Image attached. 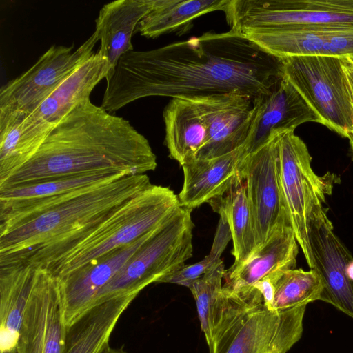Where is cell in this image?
Here are the masks:
<instances>
[{
	"instance_id": "16",
	"label": "cell",
	"mask_w": 353,
	"mask_h": 353,
	"mask_svg": "<svg viewBox=\"0 0 353 353\" xmlns=\"http://www.w3.org/2000/svg\"><path fill=\"white\" fill-rule=\"evenodd\" d=\"M255 115L242 154L252 153L265 145L273 133L295 130L299 125L322 121L283 75L271 90L253 99Z\"/></svg>"
},
{
	"instance_id": "4",
	"label": "cell",
	"mask_w": 353,
	"mask_h": 353,
	"mask_svg": "<svg viewBox=\"0 0 353 353\" xmlns=\"http://www.w3.org/2000/svg\"><path fill=\"white\" fill-rule=\"evenodd\" d=\"M180 207L173 190L152 185L116 209L89 234L43 269L59 279L136 241Z\"/></svg>"
},
{
	"instance_id": "30",
	"label": "cell",
	"mask_w": 353,
	"mask_h": 353,
	"mask_svg": "<svg viewBox=\"0 0 353 353\" xmlns=\"http://www.w3.org/2000/svg\"><path fill=\"white\" fill-rule=\"evenodd\" d=\"M274 285V308L290 309L321 300L323 282L312 269H289L270 274Z\"/></svg>"
},
{
	"instance_id": "2",
	"label": "cell",
	"mask_w": 353,
	"mask_h": 353,
	"mask_svg": "<svg viewBox=\"0 0 353 353\" xmlns=\"http://www.w3.org/2000/svg\"><path fill=\"white\" fill-rule=\"evenodd\" d=\"M157 166L148 140L89 98L57 123L36 154L0 188L106 171L143 174Z\"/></svg>"
},
{
	"instance_id": "1",
	"label": "cell",
	"mask_w": 353,
	"mask_h": 353,
	"mask_svg": "<svg viewBox=\"0 0 353 353\" xmlns=\"http://www.w3.org/2000/svg\"><path fill=\"white\" fill-rule=\"evenodd\" d=\"M283 76L281 62L230 29L123 54L106 79L101 107L114 112L148 97H189L225 93L253 99Z\"/></svg>"
},
{
	"instance_id": "26",
	"label": "cell",
	"mask_w": 353,
	"mask_h": 353,
	"mask_svg": "<svg viewBox=\"0 0 353 353\" xmlns=\"http://www.w3.org/2000/svg\"><path fill=\"white\" fill-rule=\"evenodd\" d=\"M230 0H154L150 11L139 21L135 32L147 39L175 32L181 35L203 14L225 12Z\"/></svg>"
},
{
	"instance_id": "35",
	"label": "cell",
	"mask_w": 353,
	"mask_h": 353,
	"mask_svg": "<svg viewBox=\"0 0 353 353\" xmlns=\"http://www.w3.org/2000/svg\"><path fill=\"white\" fill-rule=\"evenodd\" d=\"M99 353H127L123 347H112L108 343Z\"/></svg>"
},
{
	"instance_id": "38",
	"label": "cell",
	"mask_w": 353,
	"mask_h": 353,
	"mask_svg": "<svg viewBox=\"0 0 353 353\" xmlns=\"http://www.w3.org/2000/svg\"><path fill=\"white\" fill-rule=\"evenodd\" d=\"M347 138L350 141V145L351 150H352V152L353 154V132L352 134H350Z\"/></svg>"
},
{
	"instance_id": "21",
	"label": "cell",
	"mask_w": 353,
	"mask_h": 353,
	"mask_svg": "<svg viewBox=\"0 0 353 353\" xmlns=\"http://www.w3.org/2000/svg\"><path fill=\"white\" fill-rule=\"evenodd\" d=\"M163 117L170 157L181 165L196 158L208 132L202 97L172 98Z\"/></svg>"
},
{
	"instance_id": "31",
	"label": "cell",
	"mask_w": 353,
	"mask_h": 353,
	"mask_svg": "<svg viewBox=\"0 0 353 353\" xmlns=\"http://www.w3.org/2000/svg\"><path fill=\"white\" fill-rule=\"evenodd\" d=\"M223 260L209 253L201 261L184 265L175 272L161 278L158 283H169L190 288L196 280L216 267Z\"/></svg>"
},
{
	"instance_id": "24",
	"label": "cell",
	"mask_w": 353,
	"mask_h": 353,
	"mask_svg": "<svg viewBox=\"0 0 353 353\" xmlns=\"http://www.w3.org/2000/svg\"><path fill=\"white\" fill-rule=\"evenodd\" d=\"M37 268L24 263L0 265V353H19L25 310Z\"/></svg>"
},
{
	"instance_id": "36",
	"label": "cell",
	"mask_w": 353,
	"mask_h": 353,
	"mask_svg": "<svg viewBox=\"0 0 353 353\" xmlns=\"http://www.w3.org/2000/svg\"><path fill=\"white\" fill-rule=\"evenodd\" d=\"M347 274L350 279L353 282V259L350 261L347 265Z\"/></svg>"
},
{
	"instance_id": "3",
	"label": "cell",
	"mask_w": 353,
	"mask_h": 353,
	"mask_svg": "<svg viewBox=\"0 0 353 353\" xmlns=\"http://www.w3.org/2000/svg\"><path fill=\"white\" fill-rule=\"evenodd\" d=\"M152 185L146 174H128L83 189L64 202L0 231V265L24 263L45 268Z\"/></svg>"
},
{
	"instance_id": "22",
	"label": "cell",
	"mask_w": 353,
	"mask_h": 353,
	"mask_svg": "<svg viewBox=\"0 0 353 353\" xmlns=\"http://www.w3.org/2000/svg\"><path fill=\"white\" fill-rule=\"evenodd\" d=\"M110 72L108 60L93 52L23 119L52 128L77 103L90 98L94 87Z\"/></svg>"
},
{
	"instance_id": "6",
	"label": "cell",
	"mask_w": 353,
	"mask_h": 353,
	"mask_svg": "<svg viewBox=\"0 0 353 353\" xmlns=\"http://www.w3.org/2000/svg\"><path fill=\"white\" fill-rule=\"evenodd\" d=\"M192 210L180 207L149 237L96 295L91 307L119 296L135 295L185 265L192 256Z\"/></svg>"
},
{
	"instance_id": "28",
	"label": "cell",
	"mask_w": 353,
	"mask_h": 353,
	"mask_svg": "<svg viewBox=\"0 0 353 353\" xmlns=\"http://www.w3.org/2000/svg\"><path fill=\"white\" fill-rule=\"evenodd\" d=\"M210 204L214 211L221 209L225 213L233 243V264L241 263L256 248V240L245 185L239 174L229 190Z\"/></svg>"
},
{
	"instance_id": "25",
	"label": "cell",
	"mask_w": 353,
	"mask_h": 353,
	"mask_svg": "<svg viewBox=\"0 0 353 353\" xmlns=\"http://www.w3.org/2000/svg\"><path fill=\"white\" fill-rule=\"evenodd\" d=\"M136 297L119 296L88 309L68 327L64 353H99L109 343L120 316Z\"/></svg>"
},
{
	"instance_id": "37",
	"label": "cell",
	"mask_w": 353,
	"mask_h": 353,
	"mask_svg": "<svg viewBox=\"0 0 353 353\" xmlns=\"http://www.w3.org/2000/svg\"><path fill=\"white\" fill-rule=\"evenodd\" d=\"M347 81L350 86V95H351V99L353 104V81L350 79H349L347 77Z\"/></svg>"
},
{
	"instance_id": "13",
	"label": "cell",
	"mask_w": 353,
	"mask_h": 353,
	"mask_svg": "<svg viewBox=\"0 0 353 353\" xmlns=\"http://www.w3.org/2000/svg\"><path fill=\"white\" fill-rule=\"evenodd\" d=\"M67 330L58 279L47 270L37 268L20 331L18 352L64 353Z\"/></svg>"
},
{
	"instance_id": "15",
	"label": "cell",
	"mask_w": 353,
	"mask_h": 353,
	"mask_svg": "<svg viewBox=\"0 0 353 353\" xmlns=\"http://www.w3.org/2000/svg\"><path fill=\"white\" fill-rule=\"evenodd\" d=\"M313 266L320 276L323 291L321 300L353 319V282L347 265L353 256L336 236L324 207L313 214L309 226Z\"/></svg>"
},
{
	"instance_id": "5",
	"label": "cell",
	"mask_w": 353,
	"mask_h": 353,
	"mask_svg": "<svg viewBox=\"0 0 353 353\" xmlns=\"http://www.w3.org/2000/svg\"><path fill=\"white\" fill-rule=\"evenodd\" d=\"M305 308L270 311L256 289L237 296L214 334L209 353H287L302 336Z\"/></svg>"
},
{
	"instance_id": "8",
	"label": "cell",
	"mask_w": 353,
	"mask_h": 353,
	"mask_svg": "<svg viewBox=\"0 0 353 353\" xmlns=\"http://www.w3.org/2000/svg\"><path fill=\"white\" fill-rule=\"evenodd\" d=\"M283 75L322 121L347 138L353 132V104L341 58L294 56L279 59Z\"/></svg>"
},
{
	"instance_id": "34",
	"label": "cell",
	"mask_w": 353,
	"mask_h": 353,
	"mask_svg": "<svg viewBox=\"0 0 353 353\" xmlns=\"http://www.w3.org/2000/svg\"><path fill=\"white\" fill-rule=\"evenodd\" d=\"M346 77L353 81V56L341 57Z\"/></svg>"
},
{
	"instance_id": "11",
	"label": "cell",
	"mask_w": 353,
	"mask_h": 353,
	"mask_svg": "<svg viewBox=\"0 0 353 353\" xmlns=\"http://www.w3.org/2000/svg\"><path fill=\"white\" fill-rule=\"evenodd\" d=\"M280 132L273 133L271 139L255 152L241 156L239 163V174L244 181L252 213L256 248L263 245L277 228L290 225L279 175Z\"/></svg>"
},
{
	"instance_id": "23",
	"label": "cell",
	"mask_w": 353,
	"mask_h": 353,
	"mask_svg": "<svg viewBox=\"0 0 353 353\" xmlns=\"http://www.w3.org/2000/svg\"><path fill=\"white\" fill-rule=\"evenodd\" d=\"M154 2V0H117L105 4L100 10L95 20L94 32L101 41L98 51L110 66L108 75L123 54L134 50L132 34L139 21L152 8Z\"/></svg>"
},
{
	"instance_id": "17",
	"label": "cell",
	"mask_w": 353,
	"mask_h": 353,
	"mask_svg": "<svg viewBox=\"0 0 353 353\" xmlns=\"http://www.w3.org/2000/svg\"><path fill=\"white\" fill-rule=\"evenodd\" d=\"M208 123L204 145L199 159L219 157L245 143L255 115L253 99L249 96L225 93L202 97Z\"/></svg>"
},
{
	"instance_id": "29",
	"label": "cell",
	"mask_w": 353,
	"mask_h": 353,
	"mask_svg": "<svg viewBox=\"0 0 353 353\" xmlns=\"http://www.w3.org/2000/svg\"><path fill=\"white\" fill-rule=\"evenodd\" d=\"M225 271L222 261L189 288L208 347L234 301V294L223 287Z\"/></svg>"
},
{
	"instance_id": "10",
	"label": "cell",
	"mask_w": 353,
	"mask_h": 353,
	"mask_svg": "<svg viewBox=\"0 0 353 353\" xmlns=\"http://www.w3.org/2000/svg\"><path fill=\"white\" fill-rule=\"evenodd\" d=\"M230 29L279 26L353 27V0H230Z\"/></svg>"
},
{
	"instance_id": "20",
	"label": "cell",
	"mask_w": 353,
	"mask_h": 353,
	"mask_svg": "<svg viewBox=\"0 0 353 353\" xmlns=\"http://www.w3.org/2000/svg\"><path fill=\"white\" fill-rule=\"evenodd\" d=\"M241 148L219 157L195 158L182 165L183 183L177 195L179 205L192 210L222 197L239 174Z\"/></svg>"
},
{
	"instance_id": "27",
	"label": "cell",
	"mask_w": 353,
	"mask_h": 353,
	"mask_svg": "<svg viewBox=\"0 0 353 353\" xmlns=\"http://www.w3.org/2000/svg\"><path fill=\"white\" fill-rule=\"evenodd\" d=\"M52 129L25 119L0 126V185L36 154Z\"/></svg>"
},
{
	"instance_id": "14",
	"label": "cell",
	"mask_w": 353,
	"mask_h": 353,
	"mask_svg": "<svg viewBox=\"0 0 353 353\" xmlns=\"http://www.w3.org/2000/svg\"><path fill=\"white\" fill-rule=\"evenodd\" d=\"M240 33L278 59L294 56H353V27L279 26L249 28Z\"/></svg>"
},
{
	"instance_id": "33",
	"label": "cell",
	"mask_w": 353,
	"mask_h": 353,
	"mask_svg": "<svg viewBox=\"0 0 353 353\" xmlns=\"http://www.w3.org/2000/svg\"><path fill=\"white\" fill-rule=\"evenodd\" d=\"M252 287L256 288L262 295L265 307L272 312L274 308V285L270 275L256 282Z\"/></svg>"
},
{
	"instance_id": "19",
	"label": "cell",
	"mask_w": 353,
	"mask_h": 353,
	"mask_svg": "<svg viewBox=\"0 0 353 353\" xmlns=\"http://www.w3.org/2000/svg\"><path fill=\"white\" fill-rule=\"evenodd\" d=\"M299 247L290 225L279 226L243 262L225 270L223 288L239 292L251 288L266 276L295 268Z\"/></svg>"
},
{
	"instance_id": "9",
	"label": "cell",
	"mask_w": 353,
	"mask_h": 353,
	"mask_svg": "<svg viewBox=\"0 0 353 353\" xmlns=\"http://www.w3.org/2000/svg\"><path fill=\"white\" fill-rule=\"evenodd\" d=\"M98 41L94 32L77 50L73 46L52 45L26 72L3 85L0 89V126L30 115L94 52Z\"/></svg>"
},
{
	"instance_id": "32",
	"label": "cell",
	"mask_w": 353,
	"mask_h": 353,
	"mask_svg": "<svg viewBox=\"0 0 353 353\" xmlns=\"http://www.w3.org/2000/svg\"><path fill=\"white\" fill-rule=\"evenodd\" d=\"M215 212L219 213L220 218L210 253L221 258L228 242L232 239V234L228 219L223 211L218 209Z\"/></svg>"
},
{
	"instance_id": "18",
	"label": "cell",
	"mask_w": 353,
	"mask_h": 353,
	"mask_svg": "<svg viewBox=\"0 0 353 353\" xmlns=\"http://www.w3.org/2000/svg\"><path fill=\"white\" fill-rule=\"evenodd\" d=\"M152 230L131 244L114 250L57 279L63 302L64 322L68 327L91 307L99 290L123 268L149 237Z\"/></svg>"
},
{
	"instance_id": "12",
	"label": "cell",
	"mask_w": 353,
	"mask_h": 353,
	"mask_svg": "<svg viewBox=\"0 0 353 353\" xmlns=\"http://www.w3.org/2000/svg\"><path fill=\"white\" fill-rule=\"evenodd\" d=\"M128 174L106 171L0 188V231L64 202L83 189Z\"/></svg>"
},
{
	"instance_id": "7",
	"label": "cell",
	"mask_w": 353,
	"mask_h": 353,
	"mask_svg": "<svg viewBox=\"0 0 353 353\" xmlns=\"http://www.w3.org/2000/svg\"><path fill=\"white\" fill-rule=\"evenodd\" d=\"M311 161L307 145L294 130L279 133V175L285 208L310 269L313 262L308 234L310 222L315 211L323 207L336 178L334 174L317 175Z\"/></svg>"
}]
</instances>
